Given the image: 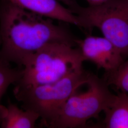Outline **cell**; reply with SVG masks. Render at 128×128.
I'll return each instance as SVG.
<instances>
[{"instance_id": "4", "label": "cell", "mask_w": 128, "mask_h": 128, "mask_svg": "<svg viewBox=\"0 0 128 128\" xmlns=\"http://www.w3.org/2000/svg\"><path fill=\"white\" fill-rule=\"evenodd\" d=\"M79 19L81 28H98L118 50L128 56V0H107L82 7L76 0H59Z\"/></svg>"}, {"instance_id": "13", "label": "cell", "mask_w": 128, "mask_h": 128, "mask_svg": "<svg viewBox=\"0 0 128 128\" xmlns=\"http://www.w3.org/2000/svg\"><path fill=\"white\" fill-rule=\"evenodd\" d=\"M1 44V38H0V46Z\"/></svg>"}, {"instance_id": "5", "label": "cell", "mask_w": 128, "mask_h": 128, "mask_svg": "<svg viewBox=\"0 0 128 128\" xmlns=\"http://www.w3.org/2000/svg\"><path fill=\"white\" fill-rule=\"evenodd\" d=\"M88 89L69 97L50 128L84 127L90 119L96 118L108 106L114 94L105 80L90 74Z\"/></svg>"}, {"instance_id": "2", "label": "cell", "mask_w": 128, "mask_h": 128, "mask_svg": "<svg viewBox=\"0 0 128 128\" xmlns=\"http://www.w3.org/2000/svg\"><path fill=\"white\" fill-rule=\"evenodd\" d=\"M54 42L42 46L24 64L22 74L16 86L30 87L55 82L83 69L85 60L78 48Z\"/></svg>"}, {"instance_id": "6", "label": "cell", "mask_w": 128, "mask_h": 128, "mask_svg": "<svg viewBox=\"0 0 128 128\" xmlns=\"http://www.w3.org/2000/svg\"><path fill=\"white\" fill-rule=\"evenodd\" d=\"M76 44L85 61H91L106 73L114 71L125 61L118 50L104 37L88 36L77 39Z\"/></svg>"}, {"instance_id": "3", "label": "cell", "mask_w": 128, "mask_h": 128, "mask_svg": "<svg viewBox=\"0 0 128 128\" xmlns=\"http://www.w3.org/2000/svg\"><path fill=\"white\" fill-rule=\"evenodd\" d=\"M89 75L82 69L55 82L30 87L15 86L14 95L22 104L23 109L37 113L42 124L50 128L69 97L86 84Z\"/></svg>"}, {"instance_id": "11", "label": "cell", "mask_w": 128, "mask_h": 128, "mask_svg": "<svg viewBox=\"0 0 128 128\" xmlns=\"http://www.w3.org/2000/svg\"><path fill=\"white\" fill-rule=\"evenodd\" d=\"M105 81L128 94V60L124 61L115 70L106 73Z\"/></svg>"}, {"instance_id": "8", "label": "cell", "mask_w": 128, "mask_h": 128, "mask_svg": "<svg viewBox=\"0 0 128 128\" xmlns=\"http://www.w3.org/2000/svg\"><path fill=\"white\" fill-rule=\"evenodd\" d=\"M40 119L37 113L21 109L10 102L7 107L0 106V127L2 128H34Z\"/></svg>"}, {"instance_id": "1", "label": "cell", "mask_w": 128, "mask_h": 128, "mask_svg": "<svg viewBox=\"0 0 128 128\" xmlns=\"http://www.w3.org/2000/svg\"><path fill=\"white\" fill-rule=\"evenodd\" d=\"M62 22L43 17L0 0V62L20 67L34 53L46 44L62 42L76 45L77 38Z\"/></svg>"}, {"instance_id": "7", "label": "cell", "mask_w": 128, "mask_h": 128, "mask_svg": "<svg viewBox=\"0 0 128 128\" xmlns=\"http://www.w3.org/2000/svg\"><path fill=\"white\" fill-rule=\"evenodd\" d=\"M19 7L52 20L81 27L78 16L58 0H8Z\"/></svg>"}, {"instance_id": "10", "label": "cell", "mask_w": 128, "mask_h": 128, "mask_svg": "<svg viewBox=\"0 0 128 128\" xmlns=\"http://www.w3.org/2000/svg\"><path fill=\"white\" fill-rule=\"evenodd\" d=\"M22 74V68H11L10 64L0 62V102L10 86L18 82Z\"/></svg>"}, {"instance_id": "9", "label": "cell", "mask_w": 128, "mask_h": 128, "mask_svg": "<svg viewBox=\"0 0 128 128\" xmlns=\"http://www.w3.org/2000/svg\"><path fill=\"white\" fill-rule=\"evenodd\" d=\"M104 127L128 128V94L122 92L114 94L110 104L104 110Z\"/></svg>"}, {"instance_id": "12", "label": "cell", "mask_w": 128, "mask_h": 128, "mask_svg": "<svg viewBox=\"0 0 128 128\" xmlns=\"http://www.w3.org/2000/svg\"><path fill=\"white\" fill-rule=\"evenodd\" d=\"M90 5H96L104 2L107 0H86Z\"/></svg>"}]
</instances>
